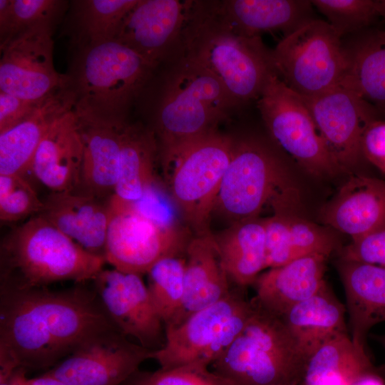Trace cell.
<instances>
[{
    "label": "cell",
    "mask_w": 385,
    "mask_h": 385,
    "mask_svg": "<svg viewBox=\"0 0 385 385\" xmlns=\"http://www.w3.org/2000/svg\"><path fill=\"white\" fill-rule=\"evenodd\" d=\"M111 329L93 287L0 289V371L49 369Z\"/></svg>",
    "instance_id": "cell-1"
},
{
    "label": "cell",
    "mask_w": 385,
    "mask_h": 385,
    "mask_svg": "<svg viewBox=\"0 0 385 385\" xmlns=\"http://www.w3.org/2000/svg\"><path fill=\"white\" fill-rule=\"evenodd\" d=\"M181 54L217 78L237 107L257 101L270 77L277 74L272 49L260 36L235 31L214 1H192Z\"/></svg>",
    "instance_id": "cell-2"
},
{
    "label": "cell",
    "mask_w": 385,
    "mask_h": 385,
    "mask_svg": "<svg viewBox=\"0 0 385 385\" xmlns=\"http://www.w3.org/2000/svg\"><path fill=\"white\" fill-rule=\"evenodd\" d=\"M155 91L146 123L159 157L210 131L237 106L212 73L180 54Z\"/></svg>",
    "instance_id": "cell-3"
},
{
    "label": "cell",
    "mask_w": 385,
    "mask_h": 385,
    "mask_svg": "<svg viewBox=\"0 0 385 385\" xmlns=\"http://www.w3.org/2000/svg\"><path fill=\"white\" fill-rule=\"evenodd\" d=\"M104 257L91 253L39 215L9 231L0 244V289L47 287L93 280Z\"/></svg>",
    "instance_id": "cell-4"
},
{
    "label": "cell",
    "mask_w": 385,
    "mask_h": 385,
    "mask_svg": "<svg viewBox=\"0 0 385 385\" xmlns=\"http://www.w3.org/2000/svg\"><path fill=\"white\" fill-rule=\"evenodd\" d=\"M157 68L116 40L74 49L66 85L80 116L108 120L129 118Z\"/></svg>",
    "instance_id": "cell-5"
},
{
    "label": "cell",
    "mask_w": 385,
    "mask_h": 385,
    "mask_svg": "<svg viewBox=\"0 0 385 385\" xmlns=\"http://www.w3.org/2000/svg\"><path fill=\"white\" fill-rule=\"evenodd\" d=\"M289 174L280 155L262 140L234 138L213 211L217 210L232 224L259 218L266 205L274 212H289L299 196Z\"/></svg>",
    "instance_id": "cell-6"
},
{
    "label": "cell",
    "mask_w": 385,
    "mask_h": 385,
    "mask_svg": "<svg viewBox=\"0 0 385 385\" xmlns=\"http://www.w3.org/2000/svg\"><path fill=\"white\" fill-rule=\"evenodd\" d=\"M254 302L245 327L212 370L232 385H299L307 359L282 319Z\"/></svg>",
    "instance_id": "cell-7"
},
{
    "label": "cell",
    "mask_w": 385,
    "mask_h": 385,
    "mask_svg": "<svg viewBox=\"0 0 385 385\" xmlns=\"http://www.w3.org/2000/svg\"><path fill=\"white\" fill-rule=\"evenodd\" d=\"M234 138L218 129L161 155L171 197L195 235H210L209 221L225 173Z\"/></svg>",
    "instance_id": "cell-8"
},
{
    "label": "cell",
    "mask_w": 385,
    "mask_h": 385,
    "mask_svg": "<svg viewBox=\"0 0 385 385\" xmlns=\"http://www.w3.org/2000/svg\"><path fill=\"white\" fill-rule=\"evenodd\" d=\"M255 309L243 289H232L220 301L175 326L165 327L164 346L150 359L168 369L188 364L210 366L232 344Z\"/></svg>",
    "instance_id": "cell-9"
},
{
    "label": "cell",
    "mask_w": 385,
    "mask_h": 385,
    "mask_svg": "<svg viewBox=\"0 0 385 385\" xmlns=\"http://www.w3.org/2000/svg\"><path fill=\"white\" fill-rule=\"evenodd\" d=\"M272 58L277 76L303 98L339 86L346 70L342 38L318 19L284 36Z\"/></svg>",
    "instance_id": "cell-10"
},
{
    "label": "cell",
    "mask_w": 385,
    "mask_h": 385,
    "mask_svg": "<svg viewBox=\"0 0 385 385\" xmlns=\"http://www.w3.org/2000/svg\"><path fill=\"white\" fill-rule=\"evenodd\" d=\"M108 203L104 257L113 268L143 275L160 260L185 254L192 237L183 228L150 219L113 195Z\"/></svg>",
    "instance_id": "cell-11"
},
{
    "label": "cell",
    "mask_w": 385,
    "mask_h": 385,
    "mask_svg": "<svg viewBox=\"0 0 385 385\" xmlns=\"http://www.w3.org/2000/svg\"><path fill=\"white\" fill-rule=\"evenodd\" d=\"M271 137L308 173L332 177L343 171L330 155L303 99L272 75L257 101Z\"/></svg>",
    "instance_id": "cell-12"
},
{
    "label": "cell",
    "mask_w": 385,
    "mask_h": 385,
    "mask_svg": "<svg viewBox=\"0 0 385 385\" xmlns=\"http://www.w3.org/2000/svg\"><path fill=\"white\" fill-rule=\"evenodd\" d=\"M152 351L111 329L84 342L46 373L67 385H124Z\"/></svg>",
    "instance_id": "cell-13"
},
{
    "label": "cell",
    "mask_w": 385,
    "mask_h": 385,
    "mask_svg": "<svg viewBox=\"0 0 385 385\" xmlns=\"http://www.w3.org/2000/svg\"><path fill=\"white\" fill-rule=\"evenodd\" d=\"M53 31L36 27L0 46V91L39 102L65 84L53 64Z\"/></svg>",
    "instance_id": "cell-14"
},
{
    "label": "cell",
    "mask_w": 385,
    "mask_h": 385,
    "mask_svg": "<svg viewBox=\"0 0 385 385\" xmlns=\"http://www.w3.org/2000/svg\"><path fill=\"white\" fill-rule=\"evenodd\" d=\"M302 98L330 155L343 172L366 160L361 149L364 129L369 123L384 119L374 106L341 86Z\"/></svg>",
    "instance_id": "cell-15"
},
{
    "label": "cell",
    "mask_w": 385,
    "mask_h": 385,
    "mask_svg": "<svg viewBox=\"0 0 385 385\" xmlns=\"http://www.w3.org/2000/svg\"><path fill=\"white\" fill-rule=\"evenodd\" d=\"M92 282L103 309L121 333L152 351L164 346V323L142 275L113 267L102 269Z\"/></svg>",
    "instance_id": "cell-16"
},
{
    "label": "cell",
    "mask_w": 385,
    "mask_h": 385,
    "mask_svg": "<svg viewBox=\"0 0 385 385\" xmlns=\"http://www.w3.org/2000/svg\"><path fill=\"white\" fill-rule=\"evenodd\" d=\"M192 1L137 0L115 40L158 68L177 58Z\"/></svg>",
    "instance_id": "cell-17"
},
{
    "label": "cell",
    "mask_w": 385,
    "mask_h": 385,
    "mask_svg": "<svg viewBox=\"0 0 385 385\" xmlns=\"http://www.w3.org/2000/svg\"><path fill=\"white\" fill-rule=\"evenodd\" d=\"M83 163L77 192L108 200L118 180L123 132L130 118L108 120L78 115Z\"/></svg>",
    "instance_id": "cell-18"
},
{
    "label": "cell",
    "mask_w": 385,
    "mask_h": 385,
    "mask_svg": "<svg viewBox=\"0 0 385 385\" xmlns=\"http://www.w3.org/2000/svg\"><path fill=\"white\" fill-rule=\"evenodd\" d=\"M320 217L352 240L385 229V181L361 175L349 177L322 208Z\"/></svg>",
    "instance_id": "cell-19"
},
{
    "label": "cell",
    "mask_w": 385,
    "mask_h": 385,
    "mask_svg": "<svg viewBox=\"0 0 385 385\" xmlns=\"http://www.w3.org/2000/svg\"><path fill=\"white\" fill-rule=\"evenodd\" d=\"M82 163L83 144L73 108L56 119L46 133L30 172L52 192L75 191Z\"/></svg>",
    "instance_id": "cell-20"
},
{
    "label": "cell",
    "mask_w": 385,
    "mask_h": 385,
    "mask_svg": "<svg viewBox=\"0 0 385 385\" xmlns=\"http://www.w3.org/2000/svg\"><path fill=\"white\" fill-rule=\"evenodd\" d=\"M38 214L86 251L104 257L111 212L108 200L75 191L51 192Z\"/></svg>",
    "instance_id": "cell-21"
},
{
    "label": "cell",
    "mask_w": 385,
    "mask_h": 385,
    "mask_svg": "<svg viewBox=\"0 0 385 385\" xmlns=\"http://www.w3.org/2000/svg\"><path fill=\"white\" fill-rule=\"evenodd\" d=\"M328 257L312 254L258 276L254 301L265 311L282 317L292 307L317 293L326 284Z\"/></svg>",
    "instance_id": "cell-22"
},
{
    "label": "cell",
    "mask_w": 385,
    "mask_h": 385,
    "mask_svg": "<svg viewBox=\"0 0 385 385\" xmlns=\"http://www.w3.org/2000/svg\"><path fill=\"white\" fill-rule=\"evenodd\" d=\"M74 98L65 84L43 99L24 120L0 133V175H19L30 171L31 162L53 123L74 108Z\"/></svg>",
    "instance_id": "cell-23"
},
{
    "label": "cell",
    "mask_w": 385,
    "mask_h": 385,
    "mask_svg": "<svg viewBox=\"0 0 385 385\" xmlns=\"http://www.w3.org/2000/svg\"><path fill=\"white\" fill-rule=\"evenodd\" d=\"M184 296L175 326L195 312L227 296L232 288L213 234L192 237L185 252Z\"/></svg>",
    "instance_id": "cell-24"
},
{
    "label": "cell",
    "mask_w": 385,
    "mask_h": 385,
    "mask_svg": "<svg viewBox=\"0 0 385 385\" xmlns=\"http://www.w3.org/2000/svg\"><path fill=\"white\" fill-rule=\"evenodd\" d=\"M346 70L339 86L353 91L385 119V29L374 26L342 38Z\"/></svg>",
    "instance_id": "cell-25"
},
{
    "label": "cell",
    "mask_w": 385,
    "mask_h": 385,
    "mask_svg": "<svg viewBox=\"0 0 385 385\" xmlns=\"http://www.w3.org/2000/svg\"><path fill=\"white\" fill-rule=\"evenodd\" d=\"M337 268L346 294L351 341L359 351L367 353V332L385 322V268L343 260Z\"/></svg>",
    "instance_id": "cell-26"
},
{
    "label": "cell",
    "mask_w": 385,
    "mask_h": 385,
    "mask_svg": "<svg viewBox=\"0 0 385 385\" xmlns=\"http://www.w3.org/2000/svg\"><path fill=\"white\" fill-rule=\"evenodd\" d=\"M217 11L235 31L250 36L281 31L286 36L314 19L308 0L214 1Z\"/></svg>",
    "instance_id": "cell-27"
},
{
    "label": "cell",
    "mask_w": 385,
    "mask_h": 385,
    "mask_svg": "<svg viewBox=\"0 0 385 385\" xmlns=\"http://www.w3.org/2000/svg\"><path fill=\"white\" fill-rule=\"evenodd\" d=\"M344 314V306L326 284L280 318L298 350L307 360L330 337L346 332Z\"/></svg>",
    "instance_id": "cell-28"
},
{
    "label": "cell",
    "mask_w": 385,
    "mask_h": 385,
    "mask_svg": "<svg viewBox=\"0 0 385 385\" xmlns=\"http://www.w3.org/2000/svg\"><path fill=\"white\" fill-rule=\"evenodd\" d=\"M159 161L158 142L145 123L130 119L124 129L118 180L113 196L134 202L155 183V165Z\"/></svg>",
    "instance_id": "cell-29"
},
{
    "label": "cell",
    "mask_w": 385,
    "mask_h": 385,
    "mask_svg": "<svg viewBox=\"0 0 385 385\" xmlns=\"http://www.w3.org/2000/svg\"><path fill=\"white\" fill-rule=\"evenodd\" d=\"M213 237L230 282L241 289L254 284L266 268L264 219L233 223Z\"/></svg>",
    "instance_id": "cell-30"
},
{
    "label": "cell",
    "mask_w": 385,
    "mask_h": 385,
    "mask_svg": "<svg viewBox=\"0 0 385 385\" xmlns=\"http://www.w3.org/2000/svg\"><path fill=\"white\" fill-rule=\"evenodd\" d=\"M374 370L367 353L359 351L346 332L324 342L307 360L302 385H351Z\"/></svg>",
    "instance_id": "cell-31"
},
{
    "label": "cell",
    "mask_w": 385,
    "mask_h": 385,
    "mask_svg": "<svg viewBox=\"0 0 385 385\" xmlns=\"http://www.w3.org/2000/svg\"><path fill=\"white\" fill-rule=\"evenodd\" d=\"M137 0H77L71 2L74 48L115 40Z\"/></svg>",
    "instance_id": "cell-32"
},
{
    "label": "cell",
    "mask_w": 385,
    "mask_h": 385,
    "mask_svg": "<svg viewBox=\"0 0 385 385\" xmlns=\"http://www.w3.org/2000/svg\"><path fill=\"white\" fill-rule=\"evenodd\" d=\"M185 258L169 257L156 262L147 272V287L164 326L180 312L184 296Z\"/></svg>",
    "instance_id": "cell-33"
},
{
    "label": "cell",
    "mask_w": 385,
    "mask_h": 385,
    "mask_svg": "<svg viewBox=\"0 0 385 385\" xmlns=\"http://www.w3.org/2000/svg\"><path fill=\"white\" fill-rule=\"evenodd\" d=\"M62 0H12L11 7L0 24V46L29 29L58 24L67 9Z\"/></svg>",
    "instance_id": "cell-34"
},
{
    "label": "cell",
    "mask_w": 385,
    "mask_h": 385,
    "mask_svg": "<svg viewBox=\"0 0 385 385\" xmlns=\"http://www.w3.org/2000/svg\"><path fill=\"white\" fill-rule=\"evenodd\" d=\"M311 2L341 38L373 26L380 16L376 0H312Z\"/></svg>",
    "instance_id": "cell-35"
},
{
    "label": "cell",
    "mask_w": 385,
    "mask_h": 385,
    "mask_svg": "<svg viewBox=\"0 0 385 385\" xmlns=\"http://www.w3.org/2000/svg\"><path fill=\"white\" fill-rule=\"evenodd\" d=\"M41 201L33 187L19 175H0V220L11 223L38 215Z\"/></svg>",
    "instance_id": "cell-36"
},
{
    "label": "cell",
    "mask_w": 385,
    "mask_h": 385,
    "mask_svg": "<svg viewBox=\"0 0 385 385\" xmlns=\"http://www.w3.org/2000/svg\"><path fill=\"white\" fill-rule=\"evenodd\" d=\"M124 385H232L208 366L188 364L136 371Z\"/></svg>",
    "instance_id": "cell-37"
},
{
    "label": "cell",
    "mask_w": 385,
    "mask_h": 385,
    "mask_svg": "<svg viewBox=\"0 0 385 385\" xmlns=\"http://www.w3.org/2000/svg\"><path fill=\"white\" fill-rule=\"evenodd\" d=\"M281 213L285 217L292 246L299 257L312 254L330 255L335 241L329 232L290 212Z\"/></svg>",
    "instance_id": "cell-38"
},
{
    "label": "cell",
    "mask_w": 385,
    "mask_h": 385,
    "mask_svg": "<svg viewBox=\"0 0 385 385\" xmlns=\"http://www.w3.org/2000/svg\"><path fill=\"white\" fill-rule=\"evenodd\" d=\"M266 268L282 266L299 257L294 250L284 216L275 212L264 219Z\"/></svg>",
    "instance_id": "cell-39"
},
{
    "label": "cell",
    "mask_w": 385,
    "mask_h": 385,
    "mask_svg": "<svg viewBox=\"0 0 385 385\" xmlns=\"http://www.w3.org/2000/svg\"><path fill=\"white\" fill-rule=\"evenodd\" d=\"M341 260L364 262L385 268V229L352 240L342 250Z\"/></svg>",
    "instance_id": "cell-40"
},
{
    "label": "cell",
    "mask_w": 385,
    "mask_h": 385,
    "mask_svg": "<svg viewBox=\"0 0 385 385\" xmlns=\"http://www.w3.org/2000/svg\"><path fill=\"white\" fill-rule=\"evenodd\" d=\"M361 153L365 160L385 174V120L369 123L362 133Z\"/></svg>",
    "instance_id": "cell-41"
},
{
    "label": "cell",
    "mask_w": 385,
    "mask_h": 385,
    "mask_svg": "<svg viewBox=\"0 0 385 385\" xmlns=\"http://www.w3.org/2000/svg\"><path fill=\"white\" fill-rule=\"evenodd\" d=\"M41 101H26L0 91V133L24 120Z\"/></svg>",
    "instance_id": "cell-42"
},
{
    "label": "cell",
    "mask_w": 385,
    "mask_h": 385,
    "mask_svg": "<svg viewBox=\"0 0 385 385\" xmlns=\"http://www.w3.org/2000/svg\"><path fill=\"white\" fill-rule=\"evenodd\" d=\"M351 385H385V381L374 370H371L359 375Z\"/></svg>",
    "instance_id": "cell-43"
},
{
    "label": "cell",
    "mask_w": 385,
    "mask_h": 385,
    "mask_svg": "<svg viewBox=\"0 0 385 385\" xmlns=\"http://www.w3.org/2000/svg\"><path fill=\"white\" fill-rule=\"evenodd\" d=\"M30 379L32 385H67L64 382L46 372L38 376Z\"/></svg>",
    "instance_id": "cell-44"
},
{
    "label": "cell",
    "mask_w": 385,
    "mask_h": 385,
    "mask_svg": "<svg viewBox=\"0 0 385 385\" xmlns=\"http://www.w3.org/2000/svg\"><path fill=\"white\" fill-rule=\"evenodd\" d=\"M376 6L379 16L385 19V0H376Z\"/></svg>",
    "instance_id": "cell-45"
},
{
    "label": "cell",
    "mask_w": 385,
    "mask_h": 385,
    "mask_svg": "<svg viewBox=\"0 0 385 385\" xmlns=\"http://www.w3.org/2000/svg\"><path fill=\"white\" fill-rule=\"evenodd\" d=\"M0 385H9V379L6 374H0Z\"/></svg>",
    "instance_id": "cell-46"
},
{
    "label": "cell",
    "mask_w": 385,
    "mask_h": 385,
    "mask_svg": "<svg viewBox=\"0 0 385 385\" xmlns=\"http://www.w3.org/2000/svg\"><path fill=\"white\" fill-rule=\"evenodd\" d=\"M374 338L382 345V346L385 349V334L375 335ZM384 371H385V367H384Z\"/></svg>",
    "instance_id": "cell-47"
},
{
    "label": "cell",
    "mask_w": 385,
    "mask_h": 385,
    "mask_svg": "<svg viewBox=\"0 0 385 385\" xmlns=\"http://www.w3.org/2000/svg\"><path fill=\"white\" fill-rule=\"evenodd\" d=\"M272 385H296V384H272Z\"/></svg>",
    "instance_id": "cell-48"
}]
</instances>
